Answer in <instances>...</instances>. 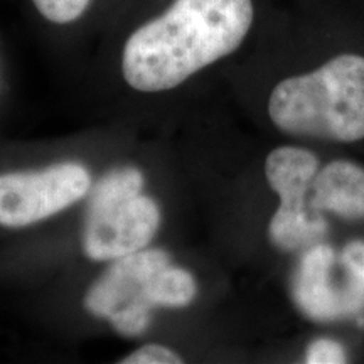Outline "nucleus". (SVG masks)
Here are the masks:
<instances>
[{
  "label": "nucleus",
  "instance_id": "obj_1",
  "mask_svg": "<svg viewBox=\"0 0 364 364\" xmlns=\"http://www.w3.org/2000/svg\"><path fill=\"white\" fill-rule=\"evenodd\" d=\"M253 0H174L127 41L122 73L134 90L176 88L235 53L253 24Z\"/></svg>",
  "mask_w": 364,
  "mask_h": 364
},
{
  "label": "nucleus",
  "instance_id": "obj_3",
  "mask_svg": "<svg viewBox=\"0 0 364 364\" xmlns=\"http://www.w3.org/2000/svg\"><path fill=\"white\" fill-rule=\"evenodd\" d=\"M198 292L194 277L171 265L164 250H139L113 260L85 295V307L125 338L144 334L156 307H186Z\"/></svg>",
  "mask_w": 364,
  "mask_h": 364
},
{
  "label": "nucleus",
  "instance_id": "obj_5",
  "mask_svg": "<svg viewBox=\"0 0 364 364\" xmlns=\"http://www.w3.org/2000/svg\"><path fill=\"white\" fill-rule=\"evenodd\" d=\"M343 279H334L336 253L317 245L304 255L295 277L297 306L316 321H334L353 316L364 307V243L351 241L341 255Z\"/></svg>",
  "mask_w": 364,
  "mask_h": 364
},
{
  "label": "nucleus",
  "instance_id": "obj_6",
  "mask_svg": "<svg viewBox=\"0 0 364 364\" xmlns=\"http://www.w3.org/2000/svg\"><path fill=\"white\" fill-rule=\"evenodd\" d=\"M317 169V157L311 150L300 147L275 149L267 157V181L282 201L268 226V235L275 247L290 252L326 235V221L317 215H309L306 209V194Z\"/></svg>",
  "mask_w": 364,
  "mask_h": 364
},
{
  "label": "nucleus",
  "instance_id": "obj_7",
  "mask_svg": "<svg viewBox=\"0 0 364 364\" xmlns=\"http://www.w3.org/2000/svg\"><path fill=\"white\" fill-rule=\"evenodd\" d=\"M91 177L81 164L63 162L39 172L0 176V225L24 228L58 215L85 198Z\"/></svg>",
  "mask_w": 364,
  "mask_h": 364
},
{
  "label": "nucleus",
  "instance_id": "obj_9",
  "mask_svg": "<svg viewBox=\"0 0 364 364\" xmlns=\"http://www.w3.org/2000/svg\"><path fill=\"white\" fill-rule=\"evenodd\" d=\"M38 11L54 24H70L80 19L91 0H33Z\"/></svg>",
  "mask_w": 364,
  "mask_h": 364
},
{
  "label": "nucleus",
  "instance_id": "obj_8",
  "mask_svg": "<svg viewBox=\"0 0 364 364\" xmlns=\"http://www.w3.org/2000/svg\"><path fill=\"white\" fill-rule=\"evenodd\" d=\"M314 213L331 211L344 220L364 216V169L348 161H334L312 181Z\"/></svg>",
  "mask_w": 364,
  "mask_h": 364
},
{
  "label": "nucleus",
  "instance_id": "obj_11",
  "mask_svg": "<svg viewBox=\"0 0 364 364\" xmlns=\"http://www.w3.org/2000/svg\"><path fill=\"white\" fill-rule=\"evenodd\" d=\"M307 364H341L346 363L343 346L332 339H317L309 344L306 353Z\"/></svg>",
  "mask_w": 364,
  "mask_h": 364
},
{
  "label": "nucleus",
  "instance_id": "obj_2",
  "mask_svg": "<svg viewBox=\"0 0 364 364\" xmlns=\"http://www.w3.org/2000/svg\"><path fill=\"white\" fill-rule=\"evenodd\" d=\"M282 132L334 142L364 139V56L339 54L275 86L268 102Z\"/></svg>",
  "mask_w": 364,
  "mask_h": 364
},
{
  "label": "nucleus",
  "instance_id": "obj_10",
  "mask_svg": "<svg viewBox=\"0 0 364 364\" xmlns=\"http://www.w3.org/2000/svg\"><path fill=\"white\" fill-rule=\"evenodd\" d=\"M179 354L162 344H147L122 359V364H179Z\"/></svg>",
  "mask_w": 364,
  "mask_h": 364
},
{
  "label": "nucleus",
  "instance_id": "obj_4",
  "mask_svg": "<svg viewBox=\"0 0 364 364\" xmlns=\"http://www.w3.org/2000/svg\"><path fill=\"white\" fill-rule=\"evenodd\" d=\"M144 176L122 167L103 176L90 193L83 250L95 262H113L144 250L161 226V209L142 194Z\"/></svg>",
  "mask_w": 364,
  "mask_h": 364
}]
</instances>
